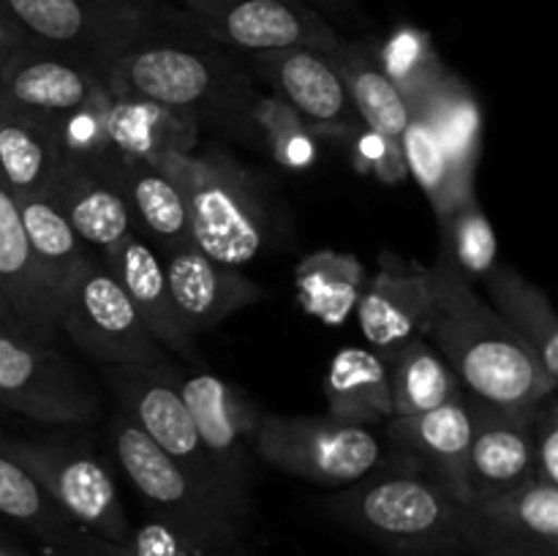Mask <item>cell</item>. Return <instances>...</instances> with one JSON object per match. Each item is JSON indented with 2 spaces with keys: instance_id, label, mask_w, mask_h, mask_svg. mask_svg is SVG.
<instances>
[{
  "instance_id": "e0dca14e",
  "label": "cell",
  "mask_w": 558,
  "mask_h": 556,
  "mask_svg": "<svg viewBox=\"0 0 558 556\" xmlns=\"http://www.w3.org/2000/svg\"><path fill=\"white\" fill-rule=\"evenodd\" d=\"M199 118L145 98L107 90L104 98V153L82 167L98 169L107 161H136L167 167L172 158L196 150Z\"/></svg>"
},
{
  "instance_id": "ee69618b",
  "label": "cell",
  "mask_w": 558,
  "mask_h": 556,
  "mask_svg": "<svg viewBox=\"0 0 558 556\" xmlns=\"http://www.w3.org/2000/svg\"><path fill=\"white\" fill-rule=\"evenodd\" d=\"M0 327H5V330H16V333H22V336H27V333L22 330L20 322H16L14 311H11L9 303L3 300V294H0ZM27 338H31V336H27Z\"/></svg>"
},
{
  "instance_id": "277c9868",
  "label": "cell",
  "mask_w": 558,
  "mask_h": 556,
  "mask_svg": "<svg viewBox=\"0 0 558 556\" xmlns=\"http://www.w3.org/2000/svg\"><path fill=\"white\" fill-rule=\"evenodd\" d=\"M112 442L120 467L140 491L150 518L172 527L180 537L207 556H229L238 548L245 518L202 488L125 412L114 418Z\"/></svg>"
},
{
  "instance_id": "4316f807",
  "label": "cell",
  "mask_w": 558,
  "mask_h": 556,
  "mask_svg": "<svg viewBox=\"0 0 558 556\" xmlns=\"http://www.w3.org/2000/svg\"><path fill=\"white\" fill-rule=\"evenodd\" d=\"M409 112L428 118L456 169L458 183L463 189H474V172L483 150V109L472 87L447 69V74L423 98L409 104Z\"/></svg>"
},
{
  "instance_id": "4fadbf2b",
  "label": "cell",
  "mask_w": 558,
  "mask_h": 556,
  "mask_svg": "<svg viewBox=\"0 0 558 556\" xmlns=\"http://www.w3.org/2000/svg\"><path fill=\"white\" fill-rule=\"evenodd\" d=\"M180 392L221 480L234 499L251 510L256 431L265 412L240 387L216 374L185 376L180 379Z\"/></svg>"
},
{
  "instance_id": "60d3db41",
  "label": "cell",
  "mask_w": 558,
  "mask_h": 556,
  "mask_svg": "<svg viewBox=\"0 0 558 556\" xmlns=\"http://www.w3.org/2000/svg\"><path fill=\"white\" fill-rule=\"evenodd\" d=\"M123 548L129 556H207L156 518L131 529V537Z\"/></svg>"
},
{
  "instance_id": "f6af8a7d",
  "label": "cell",
  "mask_w": 558,
  "mask_h": 556,
  "mask_svg": "<svg viewBox=\"0 0 558 556\" xmlns=\"http://www.w3.org/2000/svg\"><path fill=\"white\" fill-rule=\"evenodd\" d=\"M0 556H25V554H20V551L9 548V545H0Z\"/></svg>"
},
{
  "instance_id": "603a6c76",
  "label": "cell",
  "mask_w": 558,
  "mask_h": 556,
  "mask_svg": "<svg viewBox=\"0 0 558 556\" xmlns=\"http://www.w3.org/2000/svg\"><path fill=\"white\" fill-rule=\"evenodd\" d=\"M0 294L27 336L44 343L52 341L54 333L60 330L58 305L44 287L36 256L22 227L16 196L3 180H0Z\"/></svg>"
},
{
  "instance_id": "7c38bea8",
  "label": "cell",
  "mask_w": 558,
  "mask_h": 556,
  "mask_svg": "<svg viewBox=\"0 0 558 556\" xmlns=\"http://www.w3.org/2000/svg\"><path fill=\"white\" fill-rule=\"evenodd\" d=\"M41 47L104 65L145 36V11L114 0H0Z\"/></svg>"
},
{
  "instance_id": "ffe728a7",
  "label": "cell",
  "mask_w": 558,
  "mask_h": 556,
  "mask_svg": "<svg viewBox=\"0 0 558 556\" xmlns=\"http://www.w3.org/2000/svg\"><path fill=\"white\" fill-rule=\"evenodd\" d=\"M472 398L469 496L499 494L534 480L532 425L539 403L505 409Z\"/></svg>"
},
{
  "instance_id": "9c48e42d",
  "label": "cell",
  "mask_w": 558,
  "mask_h": 556,
  "mask_svg": "<svg viewBox=\"0 0 558 556\" xmlns=\"http://www.w3.org/2000/svg\"><path fill=\"white\" fill-rule=\"evenodd\" d=\"M3 445L63 507L76 527L109 543H129L131 523L107 463L82 447L60 442H25L3 436Z\"/></svg>"
},
{
  "instance_id": "d4e9b609",
  "label": "cell",
  "mask_w": 558,
  "mask_h": 556,
  "mask_svg": "<svg viewBox=\"0 0 558 556\" xmlns=\"http://www.w3.org/2000/svg\"><path fill=\"white\" fill-rule=\"evenodd\" d=\"M63 167L58 118L0 104V180L11 194L44 196Z\"/></svg>"
},
{
  "instance_id": "8d00e7d4",
  "label": "cell",
  "mask_w": 558,
  "mask_h": 556,
  "mask_svg": "<svg viewBox=\"0 0 558 556\" xmlns=\"http://www.w3.org/2000/svg\"><path fill=\"white\" fill-rule=\"evenodd\" d=\"M439 232V254H445L450 259V265L456 267L463 281H483L496 267L499 243H496L494 227H490L488 216H485L483 205H480L474 191L463 196L447 213V218H441Z\"/></svg>"
},
{
  "instance_id": "7bdbcfd3",
  "label": "cell",
  "mask_w": 558,
  "mask_h": 556,
  "mask_svg": "<svg viewBox=\"0 0 558 556\" xmlns=\"http://www.w3.org/2000/svg\"><path fill=\"white\" fill-rule=\"evenodd\" d=\"M31 47H36V44H33V38L27 36L25 27H22L20 22H16L14 16L0 5V65Z\"/></svg>"
},
{
  "instance_id": "44dd1931",
  "label": "cell",
  "mask_w": 558,
  "mask_h": 556,
  "mask_svg": "<svg viewBox=\"0 0 558 556\" xmlns=\"http://www.w3.org/2000/svg\"><path fill=\"white\" fill-rule=\"evenodd\" d=\"M387 439L428 469L458 501L469 499V439H472V398L463 390L441 407L409 418H390Z\"/></svg>"
},
{
  "instance_id": "ba28073f",
  "label": "cell",
  "mask_w": 558,
  "mask_h": 556,
  "mask_svg": "<svg viewBox=\"0 0 558 556\" xmlns=\"http://www.w3.org/2000/svg\"><path fill=\"white\" fill-rule=\"evenodd\" d=\"M107 379L123 401V412L167 456H172L202 488L210 491L229 510L248 521L251 510L243 501L234 499V494L218 474L216 463L207 456L199 434H196L194 418L183 401L178 376L161 363L150 365V368H109Z\"/></svg>"
},
{
  "instance_id": "52a82bcc",
  "label": "cell",
  "mask_w": 558,
  "mask_h": 556,
  "mask_svg": "<svg viewBox=\"0 0 558 556\" xmlns=\"http://www.w3.org/2000/svg\"><path fill=\"white\" fill-rule=\"evenodd\" d=\"M60 330L107 368H150L163 363V347L101 256H87L60 300Z\"/></svg>"
},
{
  "instance_id": "9a60e30c",
  "label": "cell",
  "mask_w": 558,
  "mask_h": 556,
  "mask_svg": "<svg viewBox=\"0 0 558 556\" xmlns=\"http://www.w3.org/2000/svg\"><path fill=\"white\" fill-rule=\"evenodd\" d=\"M256 69L276 96L294 109L322 140H352L360 123L332 55L311 47H289L256 55Z\"/></svg>"
},
{
  "instance_id": "7a4b0ae2",
  "label": "cell",
  "mask_w": 558,
  "mask_h": 556,
  "mask_svg": "<svg viewBox=\"0 0 558 556\" xmlns=\"http://www.w3.org/2000/svg\"><path fill=\"white\" fill-rule=\"evenodd\" d=\"M352 532L396 556H452L463 551L461 501L409 456L381 467L325 501Z\"/></svg>"
},
{
  "instance_id": "484cf974",
  "label": "cell",
  "mask_w": 558,
  "mask_h": 556,
  "mask_svg": "<svg viewBox=\"0 0 558 556\" xmlns=\"http://www.w3.org/2000/svg\"><path fill=\"white\" fill-rule=\"evenodd\" d=\"M44 196L63 213L82 243L93 245L98 254L125 234L136 232L131 207L118 185L82 164L65 161Z\"/></svg>"
},
{
  "instance_id": "6da1fadb",
  "label": "cell",
  "mask_w": 558,
  "mask_h": 556,
  "mask_svg": "<svg viewBox=\"0 0 558 556\" xmlns=\"http://www.w3.org/2000/svg\"><path fill=\"white\" fill-rule=\"evenodd\" d=\"M434 300L425 336L469 396L505 409H526L556 392L526 343L458 276L445 254L430 267Z\"/></svg>"
},
{
  "instance_id": "3957f363",
  "label": "cell",
  "mask_w": 558,
  "mask_h": 556,
  "mask_svg": "<svg viewBox=\"0 0 558 556\" xmlns=\"http://www.w3.org/2000/svg\"><path fill=\"white\" fill-rule=\"evenodd\" d=\"M167 169L183 191L196 249L232 267L259 256L267 234V202L245 164L213 147L172 158Z\"/></svg>"
},
{
  "instance_id": "4dcf8cb0",
  "label": "cell",
  "mask_w": 558,
  "mask_h": 556,
  "mask_svg": "<svg viewBox=\"0 0 558 556\" xmlns=\"http://www.w3.org/2000/svg\"><path fill=\"white\" fill-rule=\"evenodd\" d=\"M365 265L347 251L322 249L305 256L294 270V292L305 314L338 327L354 314L365 287Z\"/></svg>"
},
{
  "instance_id": "1f68e13d",
  "label": "cell",
  "mask_w": 558,
  "mask_h": 556,
  "mask_svg": "<svg viewBox=\"0 0 558 556\" xmlns=\"http://www.w3.org/2000/svg\"><path fill=\"white\" fill-rule=\"evenodd\" d=\"M392 418H409L461 396L463 385L428 336H414L387 358Z\"/></svg>"
},
{
  "instance_id": "e575fe53",
  "label": "cell",
  "mask_w": 558,
  "mask_h": 556,
  "mask_svg": "<svg viewBox=\"0 0 558 556\" xmlns=\"http://www.w3.org/2000/svg\"><path fill=\"white\" fill-rule=\"evenodd\" d=\"M401 153L407 172L417 180L423 194L428 196L430 207H434L436 221L447 218V213L458 205L466 194L474 189H463L456 178L450 158H447L445 145L436 136L434 125L428 118L420 112H412L407 129L401 134Z\"/></svg>"
},
{
  "instance_id": "d6a6232c",
  "label": "cell",
  "mask_w": 558,
  "mask_h": 556,
  "mask_svg": "<svg viewBox=\"0 0 558 556\" xmlns=\"http://www.w3.org/2000/svg\"><path fill=\"white\" fill-rule=\"evenodd\" d=\"M16 205H20L22 227H25L27 243L36 256L41 281L52 303L58 305L60 316V300L82 262L90 256V251L47 196H22L16 200Z\"/></svg>"
},
{
  "instance_id": "5bb4252c",
  "label": "cell",
  "mask_w": 558,
  "mask_h": 556,
  "mask_svg": "<svg viewBox=\"0 0 558 556\" xmlns=\"http://www.w3.org/2000/svg\"><path fill=\"white\" fill-rule=\"evenodd\" d=\"M180 5L218 41L254 55L289 47L332 55L343 44L303 0H180Z\"/></svg>"
},
{
  "instance_id": "8992f818",
  "label": "cell",
  "mask_w": 558,
  "mask_h": 556,
  "mask_svg": "<svg viewBox=\"0 0 558 556\" xmlns=\"http://www.w3.org/2000/svg\"><path fill=\"white\" fill-rule=\"evenodd\" d=\"M256 458L316 485H352L387 461V447L368 425L330 414H262Z\"/></svg>"
},
{
  "instance_id": "ac0fdd59",
  "label": "cell",
  "mask_w": 558,
  "mask_h": 556,
  "mask_svg": "<svg viewBox=\"0 0 558 556\" xmlns=\"http://www.w3.org/2000/svg\"><path fill=\"white\" fill-rule=\"evenodd\" d=\"M107 90L101 65L54 49L31 47L0 65V104L60 118Z\"/></svg>"
},
{
  "instance_id": "d6986e66",
  "label": "cell",
  "mask_w": 558,
  "mask_h": 556,
  "mask_svg": "<svg viewBox=\"0 0 558 556\" xmlns=\"http://www.w3.org/2000/svg\"><path fill=\"white\" fill-rule=\"evenodd\" d=\"M174 309L191 333L210 330L227 316L265 300V289L232 265L213 259L194 243L161 254Z\"/></svg>"
},
{
  "instance_id": "836d02e7",
  "label": "cell",
  "mask_w": 558,
  "mask_h": 556,
  "mask_svg": "<svg viewBox=\"0 0 558 556\" xmlns=\"http://www.w3.org/2000/svg\"><path fill=\"white\" fill-rule=\"evenodd\" d=\"M0 516L14 521L41 545H54L76 529L44 485L5 450L0 436Z\"/></svg>"
},
{
  "instance_id": "b9f144b4",
  "label": "cell",
  "mask_w": 558,
  "mask_h": 556,
  "mask_svg": "<svg viewBox=\"0 0 558 556\" xmlns=\"http://www.w3.org/2000/svg\"><path fill=\"white\" fill-rule=\"evenodd\" d=\"M41 551L44 556H129L120 543H109V540L98 537V534L85 532L82 527L65 534L60 543L41 545Z\"/></svg>"
},
{
  "instance_id": "5b68a950",
  "label": "cell",
  "mask_w": 558,
  "mask_h": 556,
  "mask_svg": "<svg viewBox=\"0 0 558 556\" xmlns=\"http://www.w3.org/2000/svg\"><path fill=\"white\" fill-rule=\"evenodd\" d=\"M101 71L112 93L145 98L199 120L210 112L240 114L251 96L243 76L221 58L150 38L118 49L104 60Z\"/></svg>"
},
{
  "instance_id": "8fae6325",
  "label": "cell",
  "mask_w": 558,
  "mask_h": 556,
  "mask_svg": "<svg viewBox=\"0 0 558 556\" xmlns=\"http://www.w3.org/2000/svg\"><path fill=\"white\" fill-rule=\"evenodd\" d=\"M463 551L477 556H558V485L529 480L461 501Z\"/></svg>"
},
{
  "instance_id": "cb8c5ba5",
  "label": "cell",
  "mask_w": 558,
  "mask_h": 556,
  "mask_svg": "<svg viewBox=\"0 0 558 556\" xmlns=\"http://www.w3.org/2000/svg\"><path fill=\"white\" fill-rule=\"evenodd\" d=\"M109 183L118 185L134 216V229L140 227L158 254L194 243L189 227L183 191L167 167H150L136 161H107L93 169Z\"/></svg>"
},
{
  "instance_id": "d590c367",
  "label": "cell",
  "mask_w": 558,
  "mask_h": 556,
  "mask_svg": "<svg viewBox=\"0 0 558 556\" xmlns=\"http://www.w3.org/2000/svg\"><path fill=\"white\" fill-rule=\"evenodd\" d=\"M240 118L251 120L272 161L289 172L311 169L319 158L322 136L278 96H248Z\"/></svg>"
},
{
  "instance_id": "2e32d148",
  "label": "cell",
  "mask_w": 558,
  "mask_h": 556,
  "mask_svg": "<svg viewBox=\"0 0 558 556\" xmlns=\"http://www.w3.org/2000/svg\"><path fill=\"white\" fill-rule=\"evenodd\" d=\"M434 300V281L428 267L414 259L381 251L379 267L360 292L354 314L365 341L381 358H390L409 338L425 336Z\"/></svg>"
},
{
  "instance_id": "f35d334b",
  "label": "cell",
  "mask_w": 558,
  "mask_h": 556,
  "mask_svg": "<svg viewBox=\"0 0 558 556\" xmlns=\"http://www.w3.org/2000/svg\"><path fill=\"white\" fill-rule=\"evenodd\" d=\"M349 150H352V161L357 172L374 174L381 183H401L409 174L401 145L385 140V136L365 129V125L349 140Z\"/></svg>"
},
{
  "instance_id": "83f0119b",
  "label": "cell",
  "mask_w": 558,
  "mask_h": 556,
  "mask_svg": "<svg viewBox=\"0 0 558 556\" xmlns=\"http://www.w3.org/2000/svg\"><path fill=\"white\" fill-rule=\"evenodd\" d=\"M327 414L352 425L385 423L392 418L390 371L374 349L347 347L332 354L325 374Z\"/></svg>"
},
{
  "instance_id": "f546056e",
  "label": "cell",
  "mask_w": 558,
  "mask_h": 556,
  "mask_svg": "<svg viewBox=\"0 0 558 556\" xmlns=\"http://www.w3.org/2000/svg\"><path fill=\"white\" fill-rule=\"evenodd\" d=\"M332 63L347 85L360 123L401 145L412 112L396 82L385 74L374 49L365 44H341L332 52Z\"/></svg>"
},
{
  "instance_id": "7402d4cb",
  "label": "cell",
  "mask_w": 558,
  "mask_h": 556,
  "mask_svg": "<svg viewBox=\"0 0 558 556\" xmlns=\"http://www.w3.org/2000/svg\"><path fill=\"white\" fill-rule=\"evenodd\" d=\"M98 256L125 289L156 341L163 349H172V352L189 358L194 352V333L183 325L178 309H174L161 254L140 232H131L104 249Z\"/></svg>"
},
{
  "instance_id": "30bf717a",
  "label": "cell",
  "mask_w": 558,
  "mask_h": 556,
  "mask_svg": "<svg viewBox=\"0 0 558 556\" xmlns=\"http://www.w3.org/2000/svg\"><path fill=\"white\" fill-rule=\"evenodd\" d=\"M0 403L38 423H87L98 414L96 390L49 343L0 327Z\"/></svg>"
},
{
  "instance_id": "74e56055",
  "label": "cell",
  "mask_w": 558,
  "mask_h": 556,
  "mask_svg": "<svg viewBox=\"0 0 558 556\" xmlns=\"http://www.w3.org/2000/svg\"><path fill=\"white\" fill-rule=\"evenodd\" d=\"M376 58H379L385 74L403 93L407 104L423 98L447 74V65L439 60L430 38L414 27H401L398 33H392L385 47L376 52Z\"/></svg>"
},
{
  "instance_id": "f1b7e54d",
  "label": "cell",
  "mask_w": 558,
  "mask_h": 556,
  "mask_svg": "<svg viewBox=\"0 0 558 556\" xmlns=\"http://www.w3.org/2000/svg\"><path fill=\"white\" fill-rule=\"evenodd\" d=\"M483 281L494 300L490 309L526 343L545 374L558 382V316L548 294L510 267H494Z\"/></svg>"
},
{
  "instance_id": "ab89813d",
  "label": "cell",
  "mask_w": 558,
  "mask_h": 556,
  "mask_svg": "<svg viewBox=\"0 0 558 556\" xmlns=\"http://www.w3.org/2000/svg\"><path fill=\"white\" fill-rule=\"evenodd\" d=\"M534 478L558 485V403L556 392L539 401L532 425Z\"/></svg>"
}]
</instances>
